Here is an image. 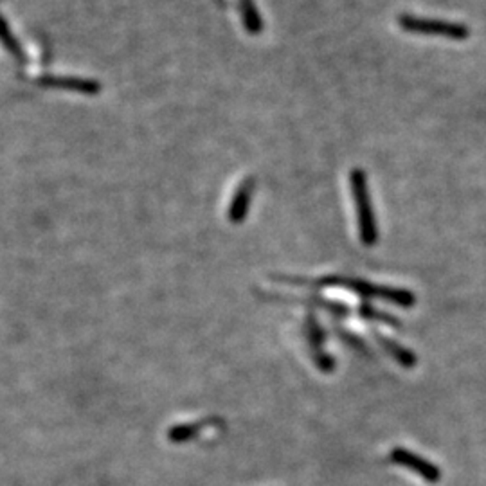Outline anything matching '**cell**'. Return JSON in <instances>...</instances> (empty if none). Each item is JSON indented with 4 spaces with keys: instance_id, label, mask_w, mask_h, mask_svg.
<instances>
[{
    "instance_id": "cell-6",
    "label": "cell",
    "mask_w": 486,
    "mask_h": 486,
    "mask_svg": "<svg viewBox=\"0 0 486 486\" xmlns=\"http://www.w3.org/2000/svg\"><path fill=\"white\" fill-rule=\"evenodd\" d=\"M0 42L4 43V47L9 51V55H13L15 58L22 60V53H20V47L16 45V40L13 38L11 31H9L8 23L6 20L0 16Z\"/></svg>"
},
{
    "instance_id": "cell-4",
    "label": "cell",
    "mask_w": 486,
    "mask_h": 486,
    "mask_svg": "<svg viewBox=\"0 0 486 486\" xmlns=\"http://www.w3.org/2000/svg\"><path fill=\"white\" fill-rule=\"evenodd\" d=\"M42 85L55 87V89L72 90V92L83 94H96L99 90V85L90 79H76V78H43Z\"/></svg>"
},
{
    "instance_id": "cell-1",
    "label": "cell",
    "mask_w": 486,
    "mask_h": 486,
    "mask_svg": "<svg viewBox=\"0 0 486 486\" xmlns=\"http://www.w3.org/2000/svg\"><path fill=\"white\" fill-rule=\"evenodd\" d=\"M350 186L353 193L355 207H357V220L358 231H360V240L366 245H373L378 238L377 222H375V213L371 207L370 186H368L366 172L362 170H353L350 173Z\"/></svg>"
},
{
    "instance_id": "cell-2",
    "label": "cell",
    "mask_w": 486,
    "mask_h": 486,
    "mask_svg": "<svg viewBox=\"0 0 486 486\" xmlns=\"http://www.w3.org/2000/svg\"><path fill=\"white\" fill-rule=\"evenodd\" d=\"M398 23L404 31L412 33V35H424V36H440V38L448 40H467L468 38V28L463 23L458 22H447V20H434V18H424V16L414 15H400L398 16Z\"/></svg>"
},
{
    "instance_id": "cell-3",
    "label": "cell",
    "mask_w": 486,
    "mask_h": 486,
    "mask_svg": "<svg viewBox=\"0 0 486 486\" xmlns=\"http://www.w3.org/2000/svg\"><path fill=\"white\" fill-rule=\"evenodd\" d=\"M253 191H254L253 179H247L245 182L238 187L236 194L233 197V202H231V207H229V220L233 223H240L241 220L245 218L247 211H249V206H250V199H253Z\"/></svg>"
},
{
    "instance_id": "cell-5",
    "label": "cell",
    "mask_w": 486,
    "mask_h": 486,
    "mask_svg": "<svg viewBox=\"0 0 486 486\" xmlns=\"http://www.w3.org/2000/svg\"><path fill=\"white\" fill-rule=\"evenodd\" d=\"M238 4H240L241 22H243L245 29L250 35H258L263 29V20H261L256 6H254V0H238Z\"/></svg>"
}]
</instances>
